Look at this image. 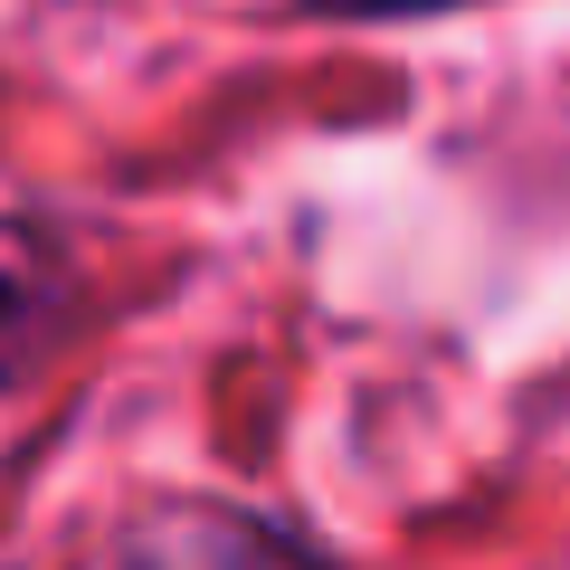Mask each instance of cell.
I'll list each match as a JSON object with an SVG mask.
<instances>
[{"label": "cell", "mask_w": 570, "mask_h": 570, "mask_svg": "<svg viewBox=\"0 0 570 570\" xmlns=\"http://www.w3.org/2000/svg\"><path fill=\"white\" fill-rule=\"evenodd\" d=\"M58 324V257L29 228H0V371H20Z\"/></svg>", "instance_id": "6da1fadb"}, {"label": "cell", "mask_w": 570, "mask_h": 570, "mask_svg": "<svg viewBox=\"0 0 570 570\" xmlns=\"http://www.w3.org/2000/svg\"><path fill=\"white\" fill-rule=\"evenodd\" d=\"M324 20H409V10H456V0H305Z\"/></svg>", "instance_id": "7a4b0ae2"}]
</instances>
